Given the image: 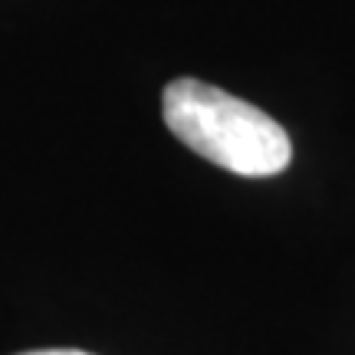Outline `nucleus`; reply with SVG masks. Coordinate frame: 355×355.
I'll list each match as a JSON object with an SVG mask.
<instances>
[{"label":"nucleus","instance_id":"f257e3e1","mask_svg":"<svg viewBox=\"0 0 355 355\" xmlns=\"http://www.w3.org/2000/svg\"><path fill=\"white\" fill-rule=\"evenodd\" d=\"M162 115L178 141L230 175L270 178L293 158V141L277 119L201 79L168 83Z\"/></svg>","mask_w":355,"mask_h":355},{"label":"nucleus","instance_id":"f03ea898","mask_svg":"<svg viewBox=\"0 0 355 355\" xmlns=\"http://www.w3.org/2000/svg\"><path fill=\"white\" fill-rule=\"evenodd\" d=\"M20 355H89L79 349H40V352H20Z\"/></svg>","mask_w":355,"mask_h":355}]
</instances>
